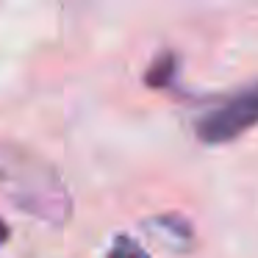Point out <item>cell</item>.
<instances>
[{
	"mask_svg": "<svg viewBox=\"0 0 258 258\" xmlns=\"http://www.w3.org/2000/svg\"><path fill=\"white\" fill-rule=\"evenodd\" d=\"M172 70H175V61H172V56H161L156 64H153V70L147 73V84H153V86H167L169 84V78H172Z\"/></svg>",
	"mask_w": 258,
	"mask_h": 258,
	"instance_id": "5b68a950",
	"label": "cell"
},
{
	"mask_svg": "<svg viewBox=\"0 0 258 258\" xmlns=\"http://www.w3.org/2000/svg\"><path fill=\"white\" fill-rule=\"evenodd\" d=\"M0 195L14 208L45 222L61 225L73 214V197L58 169L14 142L0 145Z\"/></svg>",
	"mask_w": 258,
	"mask_h": 258,
	"instance_id": "6da1fadb",
	"label": "cell"
},
{
	"mask_svg": "<svg viewBox=\"0 0 258 258\" xmlns=\"http://www.w3.org/2000/svg\"><path fill=\"white\" fill-rule=\"evenodd\" d=\"M258 125V81L219 100L197 119V139L206 145H228Z\"/></svg>",
	"mask_w": 258,
	"mask_h": 258,
	"instance_id": "7a4b0ae2",
	"label": "cell"
},
{
	"mask_svg": "<svg viewBox=\"0 0 258 258\" xmlns=\"http://www.w3.org/2000/svg\"><path fill=\"white\" fill-rule=\"evenodd\" d=\"M108 258H150V252L131 236H117L108 247Z\"/></svg>",
	"mask_w": 258,
	"mask_h": 258,
	"instance_id": "277c9868",
	"label": "cell"
},
{
	"mask_svg": "<svg viewBox=\"0 0 258 258\" xmlns=\"http://www.w3.org/2000/svg\"><path fill=\"white\" fill-rule=\"evenodd\" d=\"M9 236H12V230H9V225L3 222V219H0V247L6 244V239H9Z\"/></svg>",
	"mask_w": 258,
	"mask_h": 258,
	"instance_id": "8992f818",
	"label": "cell"
},
{
	"mask_svg": "<svg viewBox=\"0 0 258 258\" xmlns=\"http://www.w3.org/2000/svg\"><path fill=\"white\" fill-rule=\"evenodd\" d=\"M150 230H156V233H167V241L169 244H189L191 241V225L186 222V219L180 217H158V219H150V225H147Z\"/></svg>",
	"mask_w": 258,
	"mask_h": 258,
	"instance_id": "3957f363",
	"label": "cell"
}]
</instances>
